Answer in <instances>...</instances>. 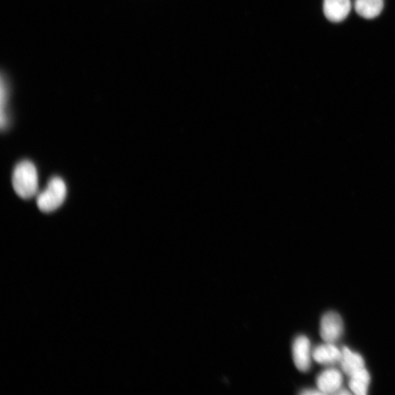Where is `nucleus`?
<instances>
[{
    "mask_svg": "<svg viewBox=\"0 0 395 395\" xmlns=\"http://www.w3.org/2000/svg\"><path fill=\"white\" fill-rule=\"evenodd\" d=\"M15 192L24 199L34 197L38 192L39 182L38 170L29 160H23L15 167L12 177Z\"/></svg>",
    "mask_w": 395,
    "mask_h": 395,
    "instance_id": "1",
    "label": "nucleus"
},
{
    "mask_svg": "<svg viewBox=\"0 0 395 395\" xmlns=\"http://www.w3.org/2000/svg\"><path fill=\"white\" fill-rule=\"evenodd\" d=\"M65 181L59 177L52 178L45 189L37 197V205L43 212H52L60 208L67 196Z\"/></svg>",
    "mask_w": 395,
    "mask_h": 395,
    "instance_id": "2",
    "label": "nucleus"
},
{
    "mask_svg": "<svg viewBox=\"0 0 395 395\" xmlns=\"http://www.w3.org/2000/svg\"><path fill=\"white\" fill-rule=\"evenodd\" d=\"M343 332V322L341 316L329 312L322 317L320 325L321 339L326 343L338 341Z\"/></svg>",
    "mask_w": 395,
    "mask_h": 395,
    "instance_id": "3",
    "label": "nucleus"
},
{
    "mask_svg": "<svg viewBox=\"0 0 395 395\" xmlns=\"http://www.w3.org/2000/svg\"><path fill=\"white\" fill-rule=\"evenodd\" d=\"M293 358L296 367L302 372L309 371L311 366L313 351L311 343L306 336H299L293 344Z\"/></svg>",
    "mask_w": 395,
    "mask_h": 395,
    "instance_id": "4",
    "label": "nucleus"
},
{
    "mask_svg": "<svg viewBox=\"0 0 395 395\" xmlns=\"http://www.w3.org/2000/svg\"><path fill=\"white\" fill-rule=\"evenodd\" d=\"M316 384L318 389L325 394H336L342 389L343 375L338 370L327 369L318 375Z\"/></svg>",
    "mask_w": 395,
    "mask_h": 395,
    "instance_id": "5",
    "label": "nucleus"
},
{
    "mask_svg": "<svg viewBox=\"0 0 395 395\" xmlns=\"http://www.w3.org/2000/svg\"><path fill=\"white\" fill-rule=\"evenodd\" d=\"M350 8V0H324L325 17L332 22H340L346 20Z\"/></svg>",
    "mask_w": 395,
    "mask_h": 395,
    "instance_id": "6",
    "label": "nucleus"
},
{
    "mask_svg": "<svg viewBox=\"0 0 395 395\" xmlns=\"http://www.w3.org/2000/svg\"><path fill=\"white\" fill-rule=\"evenodd\" d=\"M342 350L332 343L319 345L313 350V358L321 364H333L340 362Z\"/></svg>",
    "mask_w": 395,
    "mask_h": 395,
    "instance_id": "7",
    "label": "nucleus"
},
{
    "mask_svg": "<svg viewBox=\"0 0 395 395\" xmlns=\"http://www.w3.org/2000/svg\"><path fill=\"white\" fill-rule=\"evenodd\" d=\"M340 363L343 372L348 376L364 368L363 357L348 347L342 348Z\"/></svg>",
    "mask_w": 395,
    "mask_h": 395,
    "instance_id": "8",
    "label": "nucleus"
},
{
    "mask_svg": "<svg viewBox=\"0 0 395 395\" xmlns=\"http://www.w3.org/2000/svg\"><path fill=\"white\" fill-rule=\"evenodd\" d=\"M355 7L360 17L371 20L382 13L384 0H355Z\"/></svg>",
    "mask_w": 395,
    "mask_h": 395,
    "instance_id": "9",
    "label": "nucleus"
},
{
    "mask_svg": "<svg viewBox=\"0 0 395 395\" xmlns=\"http://www.w3.org/2000/svg\"><path fill=\"white\" fill-rule=\"evenodd\" d=\"M349 389L357 395L367 394L371 382V375L365 368L349 376Z\"/></svg>",
    "mask_w": 395,
    "mask_h": 395,
    "instance_id": "10",
    "label": "nucleus"
},
{
    "mask_svg": "<svg viewBox=\"0 0 395 395\" xmlns=\"http://www.w3.org/2000/svg\"><path fill=\"white\" fill-rule=\"evenodd\" d=\"M302 394L304 395H318V394H325L323 392H320L318 389H307L303 391Z\"/></svg>",
    "mask_w": 395,
    "mask_h": 395,
    "instance_id": "11",
    "label": "nucleus"
}]
</instances>
